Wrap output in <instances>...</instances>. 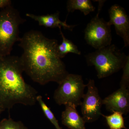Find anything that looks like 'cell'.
I'll list each match as a JSON object with an SVG mask.
<instances>
[{
    "instance_id": "1",
    "label": "cell",
    "mask_w": 129,
    "mask_h": 129,
    "mask_svg": "<svg viewBox=\"0 0 129 129\" xmlns=\"http://www.w3.org/2000/svg\"><path fill=\"white\" fill-rule=\"evenodd\" d=\"M19 42L23 51L20 58L24 72L35 83L43 85L51 82L58 84L69 74L58 53L57 40L31 30Z\"/></svg>"
},
{
    "instance_id": "2",
    "label": "cell",
    "mask_w": 129,
    "mask_h": 129,
    "mask_svg": "<svg viewBox=\"0 0 129 129\" xmlns=\"http://www.w3.org/2000/svg\"><path fill=\"white\" fill-rule=\"evenodd\" d=\"M20 57H0V109L11 110L21 104L33 106L37 102V90L24 80Z\"/></svg>"
},
{
    "instance_id": "3",
    "label": "cell",
    "mask_w": 129,
    "mask_h": 129,
    "mask_svg": "<svg viewBox=\"0 0 129 129\" xmlns=\"http://www.w3.org/2000/svg\"><path fill=\"white\" fill-rule=\"evenodd\" d=\"M126 54L115 45H111L85 56L89 66H94L99 79L108 77L123 68L127 58Z\"/></svg>"
},
{
    "instance_id": "4",
    "label": "cell",
    "mask_w": 129,
    "mask_h": 129,
    "mask_svg": "<svg viewBox=\"0 0 129 129\" xmlns=\"http://www.w3.org/2000/svg\"><path fill=\"white\" fill-rule=\"evenodd\" d=\"M25 22L12 5L0 9V57L10 55L13 47L19 41V27Z\"/></svg>"
},
{
    "instance_id": "5",
    "label": "cell",
    "mask_w": 129,
    "mask_h": 129,
    "mask_svg": "<svg viewBox=\"0 0 129 129\" xmlns=\"http://www.w3.org/2000/svg\"><path fill=\"white\" fill-rule=\"evenodd\" d=\"M86 87L81 75L69 73L58 84L53 99L60 106L71 104L77 107L81 105Z\"/></svg>"
},
{
    "instance_id": "6",
    "label": "cell",
    "mask_w": 129,
    "mask_h": 129,
    "mask_svg": "<svg viewBox=\"0 0 129 129\" xmlns=\"http://www.w3.org/2000/svg\"><path fill=\"white\" fill-rule=\"evenodd\" d=\"M98 1L97 14L88 24L84 30V39L86 43L96 50L110 45L112 41L111 26L99 17L105 1Z\"/></svg>"
},
{
    "instance_id": "7",
    "label": "cell",
    "mask_w": 129,
    "mask_h": 129,
    "mask_svg": "<svg viewBox=\"0 0 129 129\" xmlns=\"http://www.w3.org/2000/svg\"><path fill=\"white\" fill-rule=\"evenodd\" d=\"M86 87L88 90L83 96V101L81 105V111L85 123H91L98 120L102 115V99L94 80L90 79Z\"/></svg>"
},
{
    "instance_id": "8",
    "label": "cell",
    "mask_w": 129,
    "mask_h": 129,
    "mask_svg": "<svg viewBox=\"0 0 129 129\" xmlns=\"http://www.w3.org/2000/svg\"><path fill=\"white\" fill-rule=\"evenodd\" d=\"M109 25H114L116 34L123 39L124 47L129 46V19L125 10L119 5H113L109 10Z\"/></svg>"
},
{
    "instance_id": "9",
    "label": "cell",
    "mask_w": 129,
    "mask_h": 129,
    "mask_svg": "<svg viewBox=\"0 0 129 129\" xmlns=\"http://www.w3.org/2000/svg\"><path fill=\"white\" fill-rule=\"evenodd\" d=\"M102 103L109 112L126 115L129 112V90L120 88L102 100Z\"/></svg>"
},
{
    "instance_id": "10",
    "label": "cell",
    "mask_w": 129,
    "mask_h": 129,
    "mask_svg": "<svg viewBox=\"0 0 129 129\" xmlns=\"http://www.w3.org/2000/svg\"><path fill=\"white\" fill-rule=\"evenodd\" d=\"M26 16L35 21H37L40 26L46 28H61L72 31L76 25H69L67 24L66 21L62 22L60 19V12H57L53 14L44 15H36L27 13Z\"/></svg>"
},
{
    "instance_id": "11",
    "label": "cell",
    "mask_w": 129,
    "mask_h": 129,
    "mask_svg": "<svg viewBox=\"0 0 129 129\" xmlns=\"http://www.w3.org/2000/svg\"><path fill=\"white\" fill-rule=\"evenodd\" d=\"M61 114L62 124L70 129H86L85 121L79 114L76 107L71 104L65 105Z\"/></svg>"
},
{
    "instance_id": "12",
    "label": "cell",
    "mask_w": 129,
    "mask_h": 129,
    "mask_svg": "<svg viewBox=\"0 0 129 129\" xmlns=\"http://www.w3.org/2000/svg\"><path fill=\"white\" fill-rule=\"evenodd\" d=\"M68 13L79 10L85 16L95 11V7L90 0H69L67 1Z\"/></svg>"
},
{
    "instance_id": "13",
    "label": "cell",
    "mask_w": 129,
    "mask_h": 129,
    "mask_svg": "<svg viewBox=\"0 0 129 129\" xmlns=\"http://www.w3.org/2000/svg\"><path fill=\"white\" fill-rule=\"evenodd\" d=\"M60 29L62 41V43L58 45L57 47L58 53L61 58L64 57L68 53H72L76 55H80L81 52L78 48V47L73 43V42L67 39L61 30V28Z\"/></svg>"
},
{
    "instance_id": "14",
    "label": "cell",
    "mask_w": 129,
    "mask_h": 129,
    "mask_svg": "<svg viewBox=\"0 0 129 129\" xmlns=\"http://www.w3.org/2000/svg\"><path fill=\"white\" fill-rule=\"evenodd\" d=\"M106 118L107 123L110 129H127L124 124L123 114L118 112H114L109 115L102 114Z\"/></svg>"
},
{
    "instance_id": "15",
    "label": "cell",
    "mask_w": 129,
    "mask_h": 129,
    "mask_svg": "<svg viewBox=\"0 0 129 129\" xmlns=\"http://www.w3.org/2000/svg\"><path fill=\"white\" fill-rule=\"evenodd\" d=\"M37 102L39 103L42 110L46 118L50 121L51 123L55 126L56 129H63L60 127L58 121L54 114L51 111L50 108L46 104L43 100L42 97L41 95H38L36 98Z\"/></svg>"
},
{
    "instance_id": "16",
    "label": "cell",
    "mask_w": 129,
    "mask_h": 129,
    "mask_svg": "<svg viewBox=\"0 0 129 129\" xmlns=\"http://www.w3.org/2000/svg\"><path fill=\"white\" fill-rule=\"evenodd\" d=\"M0 129H28L21 121H15L11 118H4L0 122Z\"/></svg>"
},
{
    "instance_id": "17",
    "label": "cell",
    "mask_w": 129,
    "mask_h": 129,
    "mask_svg": "<svg viewBox=\"0 0 129 129\" xmlns=\"http://www.w3.org/2000/svg\"><path fill=\"white\" fill-rule=\"evenodd\" d=\"M123 74L120 83L121 88L127 89L129 85V56H127L122 68Z\"/></svg>"
},
{
    "instance_id": "18",
    "label": "cell",
    "mask_w": 129,
    "mask_h": 129,
    "mask_svg": "<svg viewBox=\"0 0 129 129\" xmlns=\"http://www.w3.org/2000/svg\"><path fill=\"white\" fill-rule=\"evenodd\" d=\"M12 5L11 1L9 0H0V9Z\"/></svg>"
},
{
    "instance_id": "19",
    "label": "cell",
    "mask_w": 129,
    "mask_h": 129,
    "mask_svg": "<svg viewBox=\"0 0 129 129\" xmlns=\"http://www.w3.org/2000/svg\"><path fill=\"white\" fill-rule=\"evenodd\" d=\"M2 112L3 111H2V110H1V109H0V117H1V114L2 113Z\"/></svg>"
}]
</instances>
